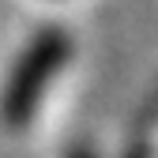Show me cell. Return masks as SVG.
I'll return each instance as SVG.
<instances>
[{"label":"cell","mask_w":158,"mask_h":158,"mask_svg":"<svg viewBox=\"0 0 158 158\" xmlns=\"http://www.w3.org/2000/svg\"><path fill=\"white\" fill-rule=\"evenodd\" d=\"M60 49H64V42L60 38H45V42H38V49L30 53V60H27V68L19 72V79H15V87H11V94H15V109H23V102L42 87V79L53 72V64H56V56H60Z\"/></svg>","instance_id":"6da1fadb"}]
</instances>
